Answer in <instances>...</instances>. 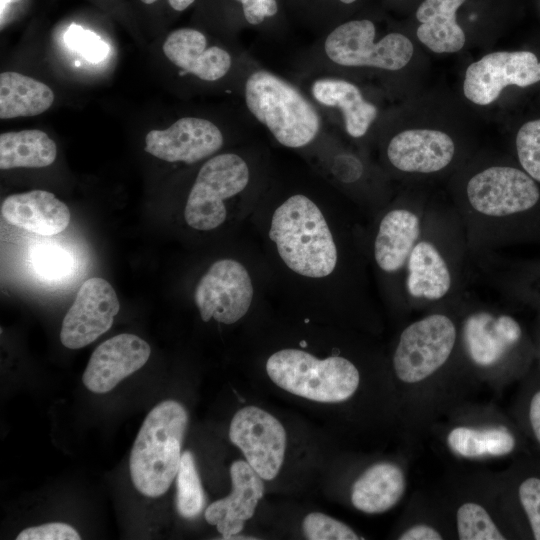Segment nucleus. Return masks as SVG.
<instances>
[{
  "label": "nucleus",
  "instance_id": "f257e3e1",
  "mask_svg": "<svg viewBox=\"0 0 540 540\" xmlns=\"http://www.w3.org/2000/svg\"><path fill=\"white\" fill-rule=\"evenodd\" d=\"M250 216L275 295L326 300L342 294L349 262L338 212L296 192Z\"/></svg>",
  "mask_w": 540,
  "mask_h": 540
},
{
  "label": "nucleus",
  "instance_id": "f03ea898",
  "mask_svg": "<svg viewBox=\"0 0 540 540\" xmlns=\"http://www.w3.org/2000/svg\"><path fill=\"white\" fill-rule=\"evenodd\" d=\"M187 426L188 413L175 400H164L148 413L129 461L132 482L140 493L159 497L170 488L180 466Z\"/></svg>",
  "mask_w": 540,
  "mask_h": 540
},
{
  "label": "nucleus",
  "instance_id": "7ed1b4c3",
  "mask_svg": "<svg viewBox=\"0 0 540 540\" xmlns=\"http://www.w3.org/2000/svg\"><path fill=\"white\" fill-rule=\"evenodd\" d=\"M253 254L220 258L199 279L193 296L204 322L233 325L245 318L265 290L274 292L263 255L257 259Z\"/></svg>",
  "mask_w": 540,
  "mask_h": 540
},
{
  "label": "nucleus",
  "instance_id": "20e7f679",
  "mask_svg": "<svg viewBox=\"0 0 540 540\" xmlns=\"http://www.w3.org/2000/svg\"><path fill=\"white\" fill-rule=\"evenodd\" d=\"M265 368L271 381L281 389L321 403L349 399L360 382L359 371L349 359L338 355L319 358L294 347L273 352Z\"/></svg>",
  "mask_w": 540,
  "mask_h": 540
},
{
  "label": "nucleus",
  "instance_id": "39448f33",
  "mask_svg": "<svg viewBox=\"0 0 540 540\" xmlns=\"http://www.w3.org/2000/svg\"><path fill=\"white\" fill-rule=\"evenodd\" d=\"M245 101L253 116L285 147H304L319 132L314 107L295 87L270 72L260 70L248 77Z\"/></svg>",
  "mask_w": 540,
  "mask_h": 540
},
{
  "label": "nucleus",
  "instance_id": "423d86ee",
  "mask_svg": "<svg viewBox=\"0 0 540 540\" xmlns=\"http://www.w3.org/2000/svg\"><path fill=\"white\" fill-rule=\"evenodd\" d=\"M250 179L249 165L238 154L222 153L208 159L188 194L186 224L198 231L221 227L229 217L228 202L246 191Z\"/></svg>",
  "mask_w": 540,
  "mask_h": 540
},
{
  "label": "nucleus",
  "instance_id": "0eeeda50",
  "mask_svg": "<svg viewBox=\"0 0 540 540\" xmlns=\"http://www.w3.org/2000/svg\"><path fill=\"white\" fill-rule=\"evenodd\" d=\"M375 35V25L368 19L345 22L327 36L325 53L334 63L350 67L396 71L409 63L414 47L407 36L390 33L374 42Z\"/></svg>",
  "mask_w": 540,
  "mask_h": 540
},
{
  "label": "nucleus",
  "instance_id": "6e6552de",
  "mask_svg": "<svg viewBox=\"0 0 540 540\" xmlns=\"http://www.w3.org/2000/svg\"><path fill=\"white\" fill-rule=\"evenodd\" d=\"M456 327L443 314H432L407 326L393 355L397 377L405 383L420 382L449 358L456 341Z\"/></svg>",
  "mask_w": 540,
  "mask_h": 540
},
{
  "label": "nucleus",
  "instance_id": "1a4fd4ad",
  "mask_svg": "<svg viewBox=\"0 0 540 540\" xmlns=\"http://www.w3.org/2000/svg\"><path fill=\"white\" fill-rule=\"evenodd\" d=\"M466 196L476 212L500 218L533 208L540 199V191L524 170L491 166L470 178Z\"/></svg>",
  "mask_w": 540,
  "mask_h": 540
},
{
  "label": "nucleus",
  "instance_id": "9d476101",
  "mask_svg": "<svg viewBox=\"0 0 540 540\" xmlns=\"http://www.w3.org/2000/svg\"><path fill=\"white\" fill-rule=\"evenodd\" d=\"M230 441L263 480L274 479L283 464L287 436L281 422L257 406H246L233 416Z\"/></svg>",
  "mask_w": 540,
  "mask_h": 540
},
{
  "label": "nucleus",
  "instance_id": "9b49d317",
  "mask_svg": "<svg viewBox=\"0 0 540 540\" xmlns=\"http://www.w3.org/2000/svg\"><path fill=\"white\" fill-rule=\"evenodd\" d=\"M540 81V62L530 51H497L471 63L465 72L463 93L474 104L486 106L510 85L521 88Z\"/></svg>",
  "mask_w": 540,
  "mask_h": 540
},
{
  "label": "nucleus",
  "instance_id": "f8f14e48",
  "mask_svg": "<svg viewBox=\"0 0 540 540\" xmlns=\"http://www.w3.org/2000/svg\"><path fill=\"white\" fill-rule=\"evenodd\" d=\"M119 309L116 292L108 281L87 279L62 321L61 343L69 349L89 345L111 328Z\"/></svg>",
  "mask_w": 540,
  "mask_h": 540
},
{
  "label": "nucleus",
  "instance_id": "ddd939ff",
  "mask_svg": "<svg viewBox=\"0 0 540 540\" xmlns=\"http://www.w3.org/2000/svg\"><path fill=\"white\" fill-rule=\"evenodd\" d=\"M145 144V150L158 159L193 164L216 153L223 135L206 119L183 117L165 130L148 132Z\"/></svg>",
  "mask_w": 540,
  "mask_h": 540
},
{
  "label": "nucleus",
  "instance_id": "4468645a",
  "mask_svg": "<svg viewBox=\"0 0 540 540\" xmlns=\"http://www.w3.org/2000/svg\"><path fill=\"white\" fill-rule=\"evenodd\" d=\"M149 344L135 334L122 333L100 344L83 373L85 387L94 393L111 391L148 361Z\"/></svg>",
  "mask_w": 540,
  "mask_h": 540
},
{
  "label": "nucleus",
  "instance_id": "2eb2a0df",
  "mask_svg": "<svg viewBox=\"0 0 540 540\" xmlns=\"http://www.w3.org/2000/svg\"><path fill=\"white\" fill-rule=\"evenodd\" d=\"M230 477V494L210 504L204 514L206 521L217 527L222 539L242 531L245 522L253 517L265 489L263 479L246 460L231 464Z\"/></svg>",
  "mask_w": 540,
  "mask_h": 540
},
{
  "label": "nucleus",
  "instance_id": "dca6fc26",
  "mask_svg": "<svg viewBox=\"0 0 540 540\" xmlns=\"http://www.w3.org/2000/svg\"><path fill=\"white\" fill-rule=\"evenodd\" d=\"M455 155L453 139L435 129L416 128L396 134L387 146L393 167L408 173L428 174L446 168Z\"/></svg>",
  "mask_w": 540,
  "mask_h": 540
},
{
  "label": "nucleus",
  "instance_id": "f3484780",
  "mask_svg": "<svg viewBox=\"0 0 540 540\" xmlns=\"http://www.w3.org/2000/svg\"><path fill=\"white\" fill-rule=\"evenodd\" d=\"M421 234L417 213L406 208H393L379 220L372 253L376 267L386 275L400 272Z\"/></svg>",
  "mask_w": 540,
  "mask_h": 540
},
{
  "label": "nucleus",
  "instance_id": "a211bd4d",
  "mask_svg": "<svg viewBox=\"0 0 540 540\" xmlns=\"http://www.w3.org/2000/svg\"><path fill=\"white\" fill-rule=\"evenodd\" d=\"M463 335L471 359L480 366H490L518 346L523 333L513 317L482 311L467 318Z\"/></svg>",
  "mask_w": 540,
  "mask_h": 540
},
{
  "label": "nucleus",
  "instance_id": "6ab92c4d",
  "mask_svg": "<svg viewBox=\"0 0 540 540\" xmlns=\"http://www.w3.org/2000/svg\"><path fill=\"white\" fill-rule=\"evenodd\" d=\"M1 214L10 224L43 236L62 232L70 222L68 206L45 190L6 197L1 205Z\"/></svg>",
  "mask_w": 540,
  "mask_h": 540
},
{
  "label": "nucleus",
  "instance_id": "aec40b11",
  "mask_svg": "<svg viewBox=\"0 0 540 540\" xmlns=\"http://www.w3.org/2000/svg\"><path fill=\"white\" fill-rule=\"evenodd\" d=\"M206 37L198 30L173 31L163 44L165 56L177 67L205 81L222 78L231 67L230 54L217 46L207 48Z\"/></svg>",
  "mask_w": 540,
  "mask_h": 540
},
{
  "label": "nucleus",
  "instance_id": "412c9836",
  "mask_svg": "<svg viewBox=\"0 0 540 540\" xmlns=\"http://www.w3.org/2000/svg\"><path fill=\"white\" fill-rule=\"evenodd\" d=\"M406 267V289L418 299L438 300L449 292L452 275L444 256L429 240H418Z\"/></svg>",
  "mask_w": 540,
  "mask_h": 540
},
{
  "label": "nucleus",
  "instance_id": "4be33fe9",
  "mask_svg": "<svg viewBox=\"0 0 540 540\" xmlns=\"http://www.w3.org/2000/svg\"><path fill=\"white\" fill-rule=\"evenodd\" d=\"M465 0H424L416 11L419 41L435 53H454L465 44L456 12Z\"/></svg>",
  "mask_w": 540,
  "mask_h": 540
},
{
  "label": "nucleus",
  "instance_id": "5701e85b",
  "mask_svg": "<svg viewBox=\"0 0 540 540\" xmlns=\"http://www.w3.org/2000/svg\"><path fill=\"white\" fill-rule=\"evenodd\" d=\"M405 477L397 465L380 462L370 466L353 484V506L368 514H377L394 507L405 491Z\"/></svg>",
  "mask_w": 540,
  "mask_h": 540
},
{
  "label": "nucleus",
  "instance_id": "b1692460",
  "mask_svg": "<svg viewBox=\"0 0 540 540\" xmlns=\"http://www.w3.org/2000/svg\"><path fill=\"white\" fill-rule=\"evenodd\" d=\"M313 97L321 104L342 111L346 132L354 138L362 137L377 116V108L366 101L359 88L351 82L323 78L312 85Z\"/></svg>",
  "mask_w": 540,
  "mask_h": 540
},
{
  "label": "nucleus",
  "instance_id": "393cba45",
  "mask_svg": "<svg viewBox=\"0 0 540 540\" xmlns=\"http://www.w3.org/2000/svg\"><path fill=\"white\" fill-rule=\"evenodd\" d=\"M53 91L44 83L17 72L0 75V118L36 116L48 110Z\"/></svg>",
  "mask_w": 540,
  "mask_h": 540
},
{
  "label": "nucleus",
  "instance_id": "a878e982",
  "mask_svg": "<svg viewBox=\"0 0 540 540\" xmlns=\"http://www.w3.org/2000/svg\"><path fill=\"white\" fill-rule=\"evenodd\" d=\"M57 156L55 142L37 129L5 132L0 135V168H42Z\"/></svg>",
  "mask_w": 540,
  "mask_h": 540
},
{
  "label": "nucleus",
  "instance_id": "bb28decb",
  "mask_svg": "<svg viewBox=\"0 0 540 540\" xmlns=\"http://www.w3.org/2000/svg\"><path fill=\"white\" fill-rule=\"evenodd\" d=\"M447 443L458 455L474 458L508 455L515 450L517 439L510 430L502 427H456L448 434Z\"/></svg>",
  "mask_w": 540,
  "mask_h": 540
},
{
  "label": "nucleus",
  "instance_id": "cd10ccee",
  "mask_svg": "<svg viewBox=\"0 0 540 540\" xmlns=\"http://www.w3.org/2000/svg\"><path fill=\"white\" fill-rule=\"evenodd\" d=\"M176 487L178 513L187 519L198 516L204 509L206 498L193 454L188 450L184 451L181 456L176 476Z\"/></svg>",
  "mask_w": 540,
  "mask_h": 540
},
{
  "label": "nucleus",
  "instance_id": "c85d7f7f",
  "mask_svg": "<svg viewBox=\"0 0 540 540\" xmlns=\"http://www.w3.org/2000/svg\"><path fill=\"white\" fill-rule=\"evenodd\" d=\"M457 530L461 540H503L488 512L479 504L467 502L457 510Z\"/></svg>",
  "mask_w": 540,
  "mask_h": 540
},
{
  "label": "nucleus",
  "instance_id": "c756f323",
  "mask_svg": "<svg viewBox=\"0 0 540 540\" xmlns=\"http://www.w3.org/2000/svg\"><path fill=\"white\" fill-rule=\"evenodd\" d=\"M516 151L523 170L540 182V119L523 124L516 135Z\"/></svg>",
  "mask_w": 540,
  "mask_h": 540
},
{
  "label": "nucleus",
  "instance_id": "7c9ffc66",
  "mask_svg": "<svg viewBox=\"0 0 540 540\" xmlns=\"http://www.w3.org/2000/svg\"><path fill=\"white\" fill-rule=\"evenodd\" d=\"M302 530L309 540H357L361 539L348 525L320 512L305 516Z\"/></svg>",
  "mask_w": 540,
  "mask_h": 540
},
{
  "label": "nucleus",
  "instance_id": "2f4dec72",
  "mask_svg": "<svg viewBox=\"0 0 540 540\" xmlns=\"http://www.w3.org/2000/svg\"><path fill=\"white\" fill-rule=\"evenodd\" d=\"M517 499L530 535L540 540V475L530 474L519 482Z\"/></svg>",
  "mask_w": 540,
  "mask_h": 540
},
{
  "label": "nucleus",
  "instance_id": "473e14b6",
  "mask_svg": "<svg viewBox=\"0 0 540 540\" xmlns=\"http://www.w3.org/2000/svg\"><path fill=\"white\" fill-rule=\"evenodd\" d=\"M67 46L83 56L88 62L98 63L109 53L108 44L95 32L72 24L64 35Z\"/></svg>",
  "mask_w": 540,
  "mask_h": 540
},
{
  "label": "nucleus",
  "instance_id": "72a5a7b5",
  "mask_svg": "<svg viewBox=\"0 0 540 540\" xmlns=\"http://www.w3.org/2000/svg\"><path fill=\"white\" fill-rule=\"evenodd\" d=\"M32 258L34 268L45 277L65 275L71 265L69 255L55 247H41L35 250Z\"/></svg>",
  "mask_w": 540,
  "mask_h": 540
},
{
  "label": "nucleus",
  "instance_id": "f704fd0d",
  "mask_svg": "<svg viewBox=\"0 0 540 540\" xmlns=\"http://www.w3.org/2000/svg\"><path fill=\"white\" fill-rule=\"evenodd\" d=\"M17 540H79L80 535L72 526L62 522L45 523L22 530Z\"/></svg>",
  "mask_w": 540,
  "mask_h": 540
},
{
  "label": "nucleus",
  "instance_id": "c9c22d12",
  "mask_svg": "<svg viewBox=\"0 0 540 540\" xmlns=\"http://www.w3.org/2000/svg\"><path fill=\"white\" fill-rule=\"evenodd\" d=\"M241 3L246 21L258 25L278 11L276 0H237Z\"/></svg>",
  "mask_w": 540,
  "mask_h": 540
},
{
  "label": "nucleus",
  "instance_id": "e433bc0d",
  "mask_svg": "<svg viewBox=\"0 0 540 540\" xmlns=\"http://www.w3.org/2000/svg\"><path fill=\"white\" fill-rule=\"evenodd\" d=\"M525 415L527 427L540 447V388L534 389L529 395Z\"/></svg>",
  "mask_w": 540,
  "mask_h": 540
},
{
  "label": "nucleus",
  "instance_id": "4c0bfd02",
  "mask_svg": "<svg viewBox=\"0 0 540 540\" xmlns=\"http://www.w3.org/2000/svg\"><path fill=\"white\" fill-rule=\"evenodd\" d=\"M400 540H440L441 534L434 528L427 525H416L406 530Z\"/></svg>",
  "mask_w": 540,
  "mask_h": 540
},
{
  "label": "nucleus",
  "instance_id": "58836bf2",
  "mask_svg": "<svg viewBox=\"0 0 540 540\" xmlns=\"http://www.w3.org/2000/svg\"><path fill=\"white\" fill-rule=\"evenodd\" d=\"M195 0H168L170 6L177 11H182L190 6Z\"/></svg>",
  "mask_w": 540,
  "mask_h": 540
},
{
  "label": "nucleus",
  "instance_id": "ea45409f",
  "mask_svg": "<svg viewBox=\"0 0 540 540\" xmlns=\"http://www.w3.org/2000/svg\"><path fill=\"white\" fill-rule=\"evenodd\" d=\"M13 0H1V15L3 14L4 9L6 6L11 3Z\"/></svg>",
  "mask_w": 540,
  "mask_h": 540
},
{
  "label": "nucleus",
  "instance_id": "a19ab883",
  "mask_svg": "<svg viewBox=\"0 0 540 540\" xmlns=\"http://www.w3.org/2000/svg\"><path fill=\"white\" fill-rule=\"evenodd\" d=\"M339 1L344 3V4H351V3H354L357 0H339Z\"/></svg>",
  "mask_w": 540,
  "mask_h": 540
},
{
  "label": "nucleus",
  "instance_id": "79ce46f5",
  "mask_svg": "<svg viewBox=\"0 0 540 540\" xmlns=\"http://www.w3.org/2000/svg\"><path fill=\"white\" fill-rule=\"evenodd\" d=\"M143 3L145 4H152L154 2H156L157 0H141Z\"/></svg>",
  "mask_w": 540,
  "mask_h": 540
}]
</instances>
